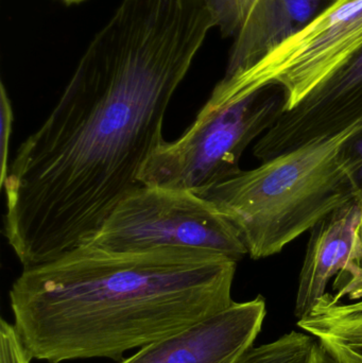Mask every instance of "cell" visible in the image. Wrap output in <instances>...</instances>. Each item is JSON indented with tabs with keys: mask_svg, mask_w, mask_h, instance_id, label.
Returning a JSON list of instances; mask_svg holds the SVG:
<instances>
[{
	"mask_svg": "<svg viewBox=\"0 0 362 363\" xmlns=\"http://www.w3.org/2000/svg\"><path fill=\"white\" fill-rule=\"evenodd\" d=\"M66 4H78V2L84 1V0H63Z\"/></svg>",
	"mask_w": 362,
	"mask_h": 363,
	"instance_id": "cell-19",
	"label": "cell"
},
{
	"mask_svg": "<svg viewBox=\"0 0 362 363\" xmlns=\"http://www.w3.org/2000/svg\"><path fill=\"white\" fill-rule=\"evenodd\" d=\"M12 104L4 83L0 89V186H4L9 172V145L12 133Z\"/></svg>",
	"mask_w": 362,
	"mask_h": 363,
	"instance_id": "cell-16",
	"label": "cell"
},
{
	"mask_svg": "<svg viewBox=\"0 0 362 363\" xmlns=\"http://www.w3.org/2000/svg\"><path fill=\"white\" fill-rule=\"evenodd\" d=\"M225 38L237 35L254 0H204Z\"/></svg>",
	"mask_w": 362,
	"mask_h": 363,
	"instance_id": "cell-13",
	"label": "cell"
},
{
	"mask_svg": "<svg viewBox=\"0 0 362 363\" xmlns=\"http://www.w3.org/2000/svg\"><path fill=\"white\" fill-rule=\"evenodd\" d=\"M362 45V0H336L297 35L263 61L217 84L225 93L244 96L270 83L288 96L287 111Z\"/></svg>",
	"mask_w": 362,
	"mask_h": 363,
	"instance_id": "cell-6",
	"label": "cell"
},
{
	"mask_svg": "<svg viewBox=\"0 0 362 363\" xmlns=\"http://www.w3.org/2000/svg\"><path fill=\"white\" fill-rule=\"evenodd\" d=\"M316 341L307 333L293 330L271 342L251 347L236 363H306Z\"/></svg>",
	"mask_w": 362,
	"mask_h": 363,
	"instance_id": "cell-12",
	"label": "cell"
},
{
	"mask_svg": "<svg viewBox=\"0 0 362 363\" xmlns=\"http://www.w3.org/2000/svg\"><path fill=\"white\" fill-rule=\"evenodd\" d=\"M340 155L356 198L362 201V123L346 136L341 144Z\"/></svg>",
	"mask_w": 362,
	"mask_h": 363,
	"instance_id": "cell-15",
	"label": "cell"
},
{
	"mask_svg": "<svg viewBox=\"0 0 362 363\" xmlns=\"http://www.w3.org/2000/svg\"><path fill=\"white\" fill-rule=\"evenodd\" d=\"M337 284V292L333 294L334 300L341 302L344 296H349L351 300L362 298V209L355 233L354 247L350 264L340 274Z\"/></svg>",
	"mask_w": 362,
	"mask_h": 363,
	"instance_id": "cell-14",
	"label": "cell"
},
{
	"mask_svg": "<svg viewBox=\"0 0 362 363\" xmlns=\"http://www.w3.org/2000/svg\"><path fill=\"white\" fill-rule=\"evenodd\" d=\"M354 304L355 306L358 307L359 309H362V298L359 302H355Z\"/></svg>",
	"mask_w": 362,
	"mask_h": 363,
	"instance_id": "cell-20",
	"label": "cell"
},
{
	"mask_svg": "<svg viewBox=\"0 0 362 363\" xmlns=\"http://www.w3.org/2000/svg\"><path fill=\"white\" fill-rule=\"evenodd\" d=\"M306 363H340L327 351V347L322 343L316 341L312 352H310V358Z\"/></svg>",
	"mask_w": 362,
	"mask_h": 363,
	"instance_id": "cell-18",
	"label": "cell"
},
{
	"mask_svg": "<svg viewBox=\"0 0 362 363\" xmlns=\"http://www.w3.org/2000/svg\"><path fill=\"white\" fill-rule=\"evenodd\" d=\"M356 125L196 194L231 222L253 259L276 255L357 199L340 155L342 143Z\"/></svg>",
	"mask_w": 362,
	"mask_h": 363,
	"instance_id": "cell-3",
	"label": "cell"
},
{
	"mask_svg": "<svg viewBox=\"0 0 362 363\" xmlns=\"http://www.w3.org/2000/svg\"><path fill=\"white\" fill-rule=\"evenodd\" d=\"M336 0H254L234 38L225 77L247 72L305 29Z\"/></svg>",
	"mask_w": 362,
	"mask_h": 363,
	"instance_id": "cell-9",
	"label": "cell"
},
{
	"mask_svg": "<svg viewBox=\"0 0 362 363\" xmlns=\"http://www.w3.org/2000/svg\"><path fill=\"white\" fill-rule=\"evenodd\" d=\"M340 363H362V309L338 302L327 294L298 322Z\"/></svg>",
	"mask_w": 362,
	"mask_h": 363,
	"instance_id": "cell-11",
	"label": "cell"
},
{
	"mask_svg": "<svg viewBox=\"0 0 362 363\" xmlns=\"http://www.w3.org/2000/svg\"><path fill=\"white\" fill-rule=\"evenodd\" d=\"M288 96L270 83L244 96H212L191 127L174 142H164L140 172L142 185L198 192L242 172L247 147L287 111Z\"/></svg>",
	"mask_w": 362,
	"mask_h": 363,
	"instance_id": "cell-4",
	"label": "cell"
},
{
	"mask_svg": "<svg viewBox=\"0 0 362 363\" xmlns=\"http://www.w3.org/2000/svg\"><path fill=\"white\" fill-rule=\"evenodd\" d=\"M361 209L362 201L354 199L312 228L295 301L298 319L306 317L327 294L329 281L348 269Z\"/></svg>",
	"mask_w": 362,
	"mask_h": 363,
	"instance_id": "cell-10",
	"label": "cell"
},
{
	"mask_svg": "<svg viewBox=\"0 0 362 363\" xmlns=\"http://www.w3.org/2000/svg\"><path fill=\"white\" fill-rule=\"evenodd\" d=\"M237 262L210 252L113 253L83 245L23 269L10 290L15 330L32 360L123 355L233 304Z\"/></svg>",
	"mask_w": 362,
	"mask_h": 363,
	"instance_id": "cell-2",
	"label": "cell"
},
{
	"mask_svg": "<svg viewBox=\"0 0 362 363\" xmlns=\"http://www.w3.org/2000/svg\"><path fill=\"white\" fill-rule=\"evenodd\" d=\"M32 358L26 351L14 325L6 320L0 323V363H30Z\"/></svg>",
	"mask_w": 362,
	"mask_h": 363,
	"instance_id": "cell-17",
	"label": "cell"
},
{
	"mask_svg": "<svg viewBox=\"0 0 362 363\" xmlns=\"http://www.w3.org/2000/svg\"><path fill=\"white\" fill-rule=\"evenodd\" d=\"M267 315L261 296L231 306L142 347L120 363H236L261 334Z\"/></svg>",
	"mask_w": 362,
	"mask_h": 363,
	"instance_id": "cell-8",
	"label": "cell"
},
{
	"mask_svg": "<svg viewBox=\"0 0 362 363\" xmlns=\"http://www.w3.org/2000/svg\"><path fill=\"white\" fill-rule=\"evenodd\" d=\"M84 245L113 253L196 250L235 262L248 254L236 228L210 201L191 190L147 185L128 194Z\"/></svg>",
	"mask_w": 362,
	"mask_h": 363,
	"instance_id": "cell-5",
	"label": "cell"
},
{
	"mask_svg": "<svg viewBox=\"0 0 362 363\" xmlns=\"http://www.w3.org/2000/svg\"><path fill=\"white\" fill-rule=\"evenodd\" d=\"M216 21L204 0H123L4 182V236L23 269L89 242L138 186Z\"/></svg>",
	"mask_w": 362,
	"mask_h": 363,
	"instance_id": "cell-1",
	"label": "cell"
},
{
	"mask_svg": "<svg viewBox=\"0 0 362 363\" xmlns=\"http://www.w3.org/2000/svg\"><path fill=\"white\" fill-rule=\"evenodd\" d=\"M362 123V45L286 111L255 144L264 163L290 151L331 140Z\"/></svg>",
	"mask_w": 362,
	"mask_h": 363,
	"instance_id": "cell-7",
	"label": "cell"
}]
</instances>
